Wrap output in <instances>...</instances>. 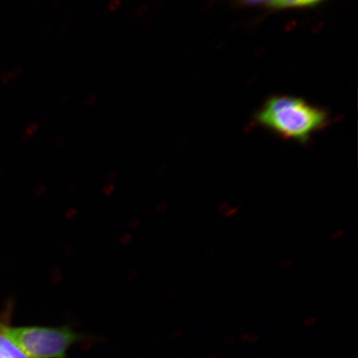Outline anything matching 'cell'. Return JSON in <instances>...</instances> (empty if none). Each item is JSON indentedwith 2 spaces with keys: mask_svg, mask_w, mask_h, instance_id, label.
Listing matches in <instances>:
<instances>
[{
  "mask_svg": "<svg viewBox=\"0 0 358 358\" xmlns=\"http://www.w3.org/2000/svg\"><path fill=\"white\" fill-rule=\"evenodd\" d=\"M133 240V235L129 232H125L120 237V243L123 245H128Z\"/></svg>",
  "mask_w": 358,
  "mask_h": 358,
  "instance_id": "7",
  "label": "cell"
},
{
  "mask_svg": "<svg viewBox=\"0 0 358 358\" xmlns=\"http://www.w3.org/2000/svg\"><path fill=\"white\" fill-rule=\"evenodd\" d=\"M74 246L73 245H67L64 250V255L66 257H70L71 255L74 253Z\"/></svg>",
  "mask_w": 358,
  "mask_h": 358,
  "instance_id": "12",
  "label": "cell"
},
{
  "mask_svg": "<svg viewBox=\"0 0 358 358\" xmlns=\"http://www.w3.org/2000/svg\"><path fill=\"white\" fill-rule=\"evenodd\" d=\"M4 334L29 358H65L67 349L77 342L78 335L67 327H20L1 325Z\"/></svg>",
  "mask_w": 358,
  "mask_h": 358,
  "instance_id": "2",
  "label": "cell"
},
{
  "mask_svg": "<svg viewBox=\"0 0 358 358\" xmlns=\"http://www.w3.org/2000/svg\"><path fill=\"white\" fill-rule=\"evenodd\" d=\"M0 358H8L3 352H0Z\"/></svg>",
  "mask_w": 358,
  "mask_h": 358,
  "instance_id": "13",
  "label": "cell"
},
{
  "mask_svg": "<svg viewBox=\"0 0 358 358\" xmlns=\"http://www.w3.org/2000/svg\"><path fill=\"white\" fill-rule=\"evenodd\" d=\"M0 352L8 358H29L3 334L1 324H0Z\"/></svg>",
  "mask_w": 358,
  "mask_h": 358,
  "instance_id": "3",
  "label": "cell"
},
{
  "mask_svg": "<svg viewBox=\"0 0 358 358\" xmlns=\"http://www.w3.org/2000/svg\"><path fill=\"white\" fill-rule=\"evenodd\" d=\"M115 190V185L113 182H108L102 187V194L106 196H110L114 194Z\"/></svg>",
  "mask_w": 358,
  "mask_h": 358,
  "instance_id": "6",
  "label": "cell"
},
{
  "mask_svg": "<svg viewBox=\"0 0 358 358\" xmlns=\"http://www.w3.org/2000/svg\"><path fill=\"white\" fill-rule=\"evenodd\" d=\"M323 0H279L274 8H299L315 6Z\"/></svg>",
  "mask_w": 358,
  "mask_h": 358,
  "instance_id": "4",
  "label": "cell"
},
{
  "mask_svg": "<svg viewBox=\"0 0 358 358\" xmlns=\"http://www.w3.org/2000/svg\"><path fill=\"white\" fill-rule=\"evenodd\" d=\"M256 120L285 140L306 143L328 124L329 115L301 98L275 96L259 109Z\"/></svg>",
  "mask_w": 358,
  "mask_h": 358,
  "instance_id": "1",
  "label": "cell"
},
{
  "mask_svg": "<svg viewBox=\"0 0 358 358\" xmlns=\"http://www.w3.org/2000/svg\"><path fill=\"white\" fill-rule=\"evenodd\" d=\"M48 190V187L46 185H39L37 187V189H36V195L38 196H41L46 194V192Z\"/></svg>",
  "mask_w": 358,
  "mask_h": 358,
  "instance_id": "11",
  "label": "cell"
},
{
  "mask_svg": "<svg viewBox=\"0 0 358 358\" xmlns=\"http://www.w3.org/2000/svg\"><path fill=\"white\" fill-rule=\"evenodd\" d=\"M240 1L246 4H265L266 6L274 8L279 0H240Z\"/></svg>",
  "mask_w": 358,
  "mask_h": 358,
  "instance_id": "5",
  "label": "cell"
},
{
  "mask_svg": "<svg viewBox=\"0 0 358 358\" xmlns=\"http://www.w3.org/2000/svg\"><path fill=\"white\" fill-rule=\"evenodd\" d=\"M141 224V220L140 218L134 217L132 218L131 220H129L128 223L129 228H131L132 230H136L138 227H140Z\"/></svg>",
  "mask_w": 358,
  "mask_h": 358,
  "instance_id": "9",
  "label": "cell"
},
{
  "mask_svg": "<svg viewBox=\"0 0 358 358\" xmlns=\"http://www.w3.org/2000/svg\"><path fill=\"white\" fill-rule=\"evenodd\" d=\"M78 210L75 208H70L66 210L65 213V217L66 220L71 221L73 220V219L76 218V217L78 216Z\"/></svg>",
  "mask_w": 358,
  "mask_h": 358,
  "instance_id": "8",
  "label": "cell"
},
{
  "mask_svg": "<svg viewBox=\"0 0 358 358\" xmlns=\"http://www.w3.org/2000/svg\"><path fill=\"white\" fill-rule=\"evenodd\" d=\"M116 177H117V172L115 170H110V171L106 174V178L108 182H113Z\"/></svg>",
  "mask_w": 358,
  "mask_h": 358,
  "instance_id": "10",
  "label": "cell"
}]
</instances>
